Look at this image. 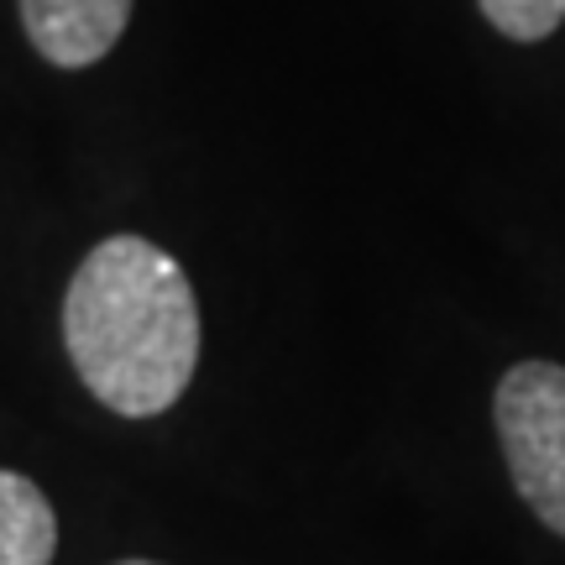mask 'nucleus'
I'll use <instances>...</instances> for the list:
<instances>
[{"label": "nucleus", "instance_id": "obj_1", "mask_svg": "<svg viewBox=\"0 0 565 565\" xmlns=\"http://www.w3.org/2000/svg\"><path fill=\"white\" fill-rule=\"evenodd\" d=\"M63 351L110 414H168L200 366V299L179 257L147 236H105L68 278Z\"/></svg>", "mask_w": 565, "mask_h": 565}, {"label": "nucleus", "instance_id": "obj_2", "mask_svg": "<svg viewBox=\"0 0 565 565\" xmlns=\"http://www.w3.org/2000/svg\"><path fill=\"white\" fill-rule=\"evenodd\" d=\"M492 424L519 498L550 534L565 540V366H508L492 393Z\"/></svg>", "mask_w": 565, "mask_h": 565}, {"label": "nucleus", "instance_id": "obj_3", "mask_svg": "<svg viewBox=\"0 0 565 565\" xmlns=\"http://www.w3.org/2000/svg\"><path fill=\"white\" fill-rule=\"evenodd\" d=\"M21 32L53 68H95L131 21V0H17Z\"/></svg>", "mask_w": 565, "mask_h": 565}, {"label": "nucleus", "instance_id": "obj_4", "mask_svg": "<svg viewBox=\"0 0 565 565\" xmlns=\"http://www.w3.org/2000/svg\"><path fill=\"white\" fill-rule=\"evenodd\" d=\"M58 550V513L32 477L0 466V565H47Z\"/></svg>", "mask_w": 565, "mask_h": 565}, {"label": "nucleus", "instance_id": "obj_5", "mask_svg": "<svg viewBox=\"0 0 565 565\" xmlns=\"http://www.w3.org/2000/svg\"><path fill=\"white\" fill-rule=\"evenodd\" d=\"M492 32H503L508 42H545L561 32L565 0H477Z\"/></svg>", "mask_w": 565, "mask_h": 565}, {"label": "nucleus", "instance_id": "obj_6", "mask_svg": "<svg viewBox=\"0 0 565 565\" xmlns=\"http://www.w3.org/2000/svg\"><path fill=\"white\" fill-rule=\"evenodd\" d=\"M116 565H158V561H116Z\"/></svg>", "mask_w": 565, "mask_h": 565}]
</instances>
